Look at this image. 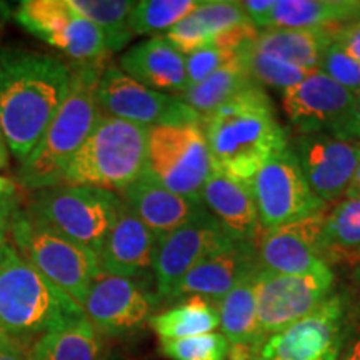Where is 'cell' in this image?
<instances>
[{
    "label": "cell",
    "instance_id": "27",
    "mask_svg": "<svg viewBox=\"0 0 360 360\" xmlns=\"http://www.w3.org/2000/svg\"><path fill=\"white\" fill-rule=\"evenodd\" d=\"M322 259L327 265L360 262V199L344 197L327 210L322 229Z\"/></svg>",
    "mask_w": 360,
    "mask_h": 360
},
{
    "label": "cell",
    "instance_id": "33",
    "mask_svg": "<svg viewBox=\"0 0 360 360\" xmlns=\"http://www.w3.org/2000/svg\"><path fill=\"white\" fill-rule=\"evenodd\" d=\"M238 52H242V56H244L247 69H249L250 77L255 84L278 89L282 92L299 85L312 72L305 70L299 65L289 64L282 58L254 51L250 44Z\"/></svg>",
    "mask_w": 360,
    "mask_h": 360
},
{
    "label": "cell",
    "instance_id": "26",
    "mask_svg": "<svg viewBox=\"0 0 360 360\" xmlns=\"http://www.w3.org/2000/svg\"><path fill=\"white\" fill-rule=\"evenodd\" d=\"M359 15V0H276L270 29H327Z\"/></svg>",
    "mask_w": 360,
    "mask_h": 360
},
{
    "label": "cell",
    "instance_id": "31",
    "mask_svg": "<svg viewBox=\"0 0 360 360\" xmlns=\"http://www.w3.org/2000/svg\"><path fill=\"white\" fill-rule=\"evenodd\" d=\"M72 11L92 22L105 39L110 53L122 51L134 37L130 15L135 2L130 0H67Z\"/></svg>",
    "mask_w": 360,
    "mask_h": 360
},
{
    "label": "cell",
    "instance_id": "15",
    "mask_svg": "<svg viewBox=\"0 0 360 360\" xmlns=\"http://www.w3.org/2000/svg\"><path fill=\"white\" fill-rule=\"evenodd\" d=\"M304 177L326 204L342 200L360 160V142L328 132L299 134L292 142Z\"/></svg>",
    "mask_w": 360,
    "mask_h": 360
},
{
    "label": "cell",
    "instance_id": "40",
    "mask_svg": "<svg viewBox=\"0 0 360 360\" xmlns=\"http://www.w3.org/2000/svg\"><path fill=\"white\" fill-rule=\"evenodd\" d=\"M334 39L350 57L355 58L360 64V15L347 22V24L337 27Z\"/></svg>",
    "mask_w": 360,
    "mask_h": 360
},
{
    "label": "cell",
    "instance_id": "13",
    "mask_svg": "<svg viewBox=\"0 0 360 360\" xmlns=\"http://www.w3.org/2000/svg\"><path fill=\"white\" fill-rule=\"evenodd\" d=\"M347 302L332 294L302 321L260 345L254 360H335L344 334Z\"/></svg>",
    "mask_w": 360,
    "mask_h": 360
},
{
    "label": "cell",
    "instance_id": "46",
    "mask_svg": "<svg viewBox=\"0 0 360 360\" xmlns=\"http://www.w3.org/2000/svg\"><path fill=\"white\" fill-rule=\"evenodd\" d=\"M345 197H352V199H360V160H359L357 169H355L354 179H352V182H350V187H349L347 193H345Z\"/></svg>",
    "mask_w": 360,
    "mask_h": 360
},
{
    "label": "cell",
    "instance_id": "10",
    "mask_svg": "<svg viewBox=\"0 0 360 360\" xmlns=\"http://www.w3.org/2000/svg\"><path fill=\"white\" fill-rule=\"evenodd\" d=\"M13 19L69 57L70 64H103L110 57L101 30L72 11L67 0H24L13 11Z\"/></svg>",
    "mask_w": 360,
    "mask_h": 360
},
{
    "label": "cell",
    "instance_id": "37",
    "mask_svg": "<svg viewBox=\"0 0 360 360\" xmlns=\"http://www.w3.org/2000/svg\"><path fill=\"white\" fill-rule=\"evenodd\" d=\"M164 37L184 57L214 44V35L209 32L204 22L193 12L184 20H180L177 25H174L172 29L167 30Z\"/></svg>",
    "mask_w": 360,
    "mask_h": 360
},
{
    "label": "cell",
    "instance_id": "50",
    "mask_svg": "<svg viewBox=\"0 0 360 360\" xmlns=\"http://www.w3.org/2000/svg\"><path fill=\"white\" fill-rule=\"evenodd\" d=\"M354 278H355V282H357L359 287H360V262L357 264V267H355V270H354Z\"/></svg>",
    "mask_w": 360,
    "mask_h": 360
},
{
    "label": "cell",
    "instance_id": "48",
    "mask_svg": "<svg viewBox=\"0 0 360 360\" xmlns=\"http://www.w3.org/2000/svg\"><path fill=\"white\" fill-rule=\"evenodd\" d=\"M2 193H17V186L13 180L0 175V195H2Z\"/></svg>",
    "mask_w": 360,
    "mask_h": 360
},
{
    "label": "cell",
    "instance_id": "34",
    "mask_svg": "<svg viewBox=\"0 0 360 360\" xmlns=\"http://www.w3.org/2000/svg\"><path fill=\"white\" fill-rule=\"evenodd\" d=\"M231 342L225 335L210 332L187 339L162 340L160 352L170 360H227Z\"/></svg>",
    "mask_w": 360,
    "mask_h": 360
},
{
    "label": "cell",
    "instance_id": "25",
    "mask_svg": "<svg viewBox=\"0 0 360 360\" xmlns=\"http://www.w3.org/2000/svg\"><path fill=\"white\" fill-rule=\"evenodd\" d=\"M29 360H107L105 335L82 317L39 337Z\"/></svg>",
    "mask_w": 360,
    "mask_h": 360
},
{
    "label": "cell",
    "instance_id": "8",
    "mask_svg": "<svg viewBox=\"0 0 360 360\" xmlns=\"http://www.w3.org/2000/svg\"><path fill=\"white\" fill-rule=\"evenodd\" d=\"M214 170L200 124L150 129L147 172L165 188L202 204V191Z\"/></svg>",
    "mask_w": 360,
    "mask_h": 360
},
{
    "label": "cell",
    "instance_id": "16",
    "mask_svg": "<svg viewBox=\"0 0 360 360\" xmlns=\"http://www.w3.org/2000/svg\"><path fill=\"white\" fill-rule=\"evenodd\" d=\"M354 103V94L321 69L312 70L299 85L282 92L283 112L299 134L328 132L345 137Z\"/></svg>",
    "mask_w": 360,
    "mask_h": 360
},
{
    "label": "cell",
    "instance_id": "30",
    "mask_svg": "<svg viewBox=\"0 0 360 360\" xmlns=\"http://www.w3.org/2000/svg\"><path fill=\"white\" fill-rule=\"evenodd\" d=\"M255 274L245 277L240 283L217 302L222 335L232 345L250 344L259 350L257 330V294H255Z\"/></svg>",
    "mask_w": 360,
    "mask_h": 360
},
{
    "label": "cell",
    "instance_id": "42",
    "mask_svg": "<svg viewBox=\"0 0 360 360\" xmlns=\"http://www.w3.org/2000/svg\"><path fill=\"white\" fill-rule=\"evenodd\" d=\"M17 210H19V195L17 193H2L0 195V232L8 231Z\"/></svg>",
    "mask_w": 360,
    "mask_h": 360
},
{
    "label": "cell",
    "instance_id": "45",
    "mask_svg": "<svg viewBox=\"0 0 360 360\" xmlns=\"http://www.w3.org/2000/svg\"><path fill=\"white\" fill-rule=\"evenodd\" d=\"M8 157H11V150H8L7 141L4 137L2 127H0V170L8 167Z\"/></svg>",
    "mask_w": 360,
    "mask_h": 360
},
{
    "label": "cell",
    "instance_id": "36",
    "mask_svg": "<svg viewBox=\"0 0 360 360\" xmlns=\"http://www.w3.org/2000/svg\"><path fill=\"white\" fill-rule=\"evenodd\" d=\"M197 17L204 22L209 32L214 35V42L219 35H222L233 27L249 22V17L242 11L238 2H225V0H207L197 8Z\"/></svg>",
    "mask_w": 360,
    "mask_h": 360
},
{
    "label": "cell",
    "instance_id": "39",
    "mask_svg": "<svg viewBox=\"0 0 360 360\" xmlns=\"http://www.w3.org/2000/svg\"><path fill=\"white\" fill-rule=\"evenodd\" d=\"M335 360H360V310L347 312L344 334Z\"/></svg>",
    "mask_w": 360,
    "mask_h": 360
},
{
    "label": "cell",
    "instance_id": "22",
    "mask_svg": "<svg viewBox=\"0 0 360 360\" xmlns=\"http://www.w3.org/2000/svg\"><path fill=\"white\" fill-rule=\"evenodd\" d=\"M120 197L157 238L177 231L205 209L200 202H193L165 188L147 170L130 184Z\"/></svg>",
    "mask_w": 360,
    "mask_h": 360
},
{
    "label": "cell",
    "instance_id": "11",
    "mask_svg": "<svg viewBox=\"0 0 360 360\" xmlns=\"http://www.w3.org/2000/svg\"><path fill=\"white\" fill-rule=\"evenodd\" d=\"M96 101L102 115L148 129L200 124V115L177 96L148 89L117 65H107L103 70L96 89Z\"/></svg>",
    "mask_w": 360,
    "mask_h": 360
},
{
    "label": "cell",
    "instance_id": "9",
    "mask_svg": "<svg viewBox=\"0 0 360 360\" xmlns=\"http://www.w3.org/2000/svg\"><path fill=\"white\" fill-rule=\"evenodd\" d=\"M334 272L323 267L305 276H283L260 269L255 274L259 347L269 337L302 321L334 292Z\"/></svg>",
    "mask_w": 360,
    "mask_h": 360
},
{
    "label": "cell",
    "instance_id": "19",
    "mask_svg": "<svg viewBox=\"0 0 360 360\" xmlns=\"http://www.w3.org/2000/svg\"><path fill=\"white\" fill-rule=\"evenodd\" d=\"M257 270L259 259L254 242H232L187 272L174 287L170 299L199 295L219 302L237 283Z\"/></svg>",
    "mask_w": 360,
    "mask_h": 360
},
{
    "label": "cell",
    "instance_id": "47",
    "mask_svg": "<svg viewBox=\"0 0 360 360\" xmlns=\"http://www.w3.org/2000/svg\"><path fill=\"white\" fill-rule=\"evenodd\" d=\"M11 17H13V11H12L11 4L2 2V0H0V32H2L7 22L11 20Z\"/></svg>",
    "mask_w": 360,
    "mask_h": 360
},
{
    "label": "cell",
    "instance_id": "35",
    "mask_svg": "<svg viewBox=\"0 0 360 360\" xmlns=\"http://www.w3.org/2000/svg\"><path fill=\"white\" fill-rule=\"evenodd\" d=\"M319 69L354 96L360 92V64L340 47L335 39L323 52Z\"/></svg>",
    "mask_w": 360,
    "mask_h": 360
},
{
    "label": "cell",
    "instance_id": "49",
    "mask_svg": "<svg viewBox=\"0 0 360 360\" xmlns=\"http://www.w3.org/2000/svg\"><path fill=\"white\" fill-rule=\"evenodd\" d=\"M11 249H12V245L8 244L6 232H0V262L6 259V255L11 252Z\"/></svg>",
    "mask_w": 360,
    "mask_h": 360
},
{
    "label": "cell",
    "instance_id": "17",
    "mask_svg": "<svg viewBox=\"0 0 360 360\" xmlns=\"http://www.w3.org/2000/svg\"><path fill=\"white\" fill-rule=\"evenodd\" d=\"M327 209L267 229L257 245L259 267L283 276H305L327 267L322 259V229Z\"/></svg>",
    "mask_w": 360,
    "mask_h": 360
},
{
    "label": "cell",
    "instance_id": "24",
    "mask_svg": "<svg viewBox=\"0 0 360 360\" xmlns=\"http://www.w3.org/2000/svg\"><path fill=\"white\" fill-rule=\"evenodd\" d=\"M337 27L260 30L250 47L257 52L302 67L305 70H317L323 52L334 40Z\"/></svg>",
    "mask_w": 360,
    "mask_h": 360
},
{
    "label": "cell",
    "instance_id": "29",
    "mask_svg": "<svg viewBox=\"0 0 360 360\" xmlns=\"http://www.w3.org/2000/svg\"><path fill=\"white\" fill-rule=\"evenodd\" d=\"M148 326L160 340L210 334L220 326L219 309L212 300L192 295L186 302L148 319Z\"/></svg>",
    "mask_w": 360,
    "mask_h": 360
},
{
    "label": "cell",
    "instance_id": "1",
    "mask_svg": "<svg viewBox=\"0 0 360 360\" xmlns=\"http://www.w3.org/2000/svg\"><path fill=\"white\" fill-rule=\"evenodd\" d=\"M70 87V64L56 56L0 47V127L20 162L30 155Z\"/></svg>",
    "mask_w": 360,
    "mask_h": 360
},
{
    "label": "cell",
    "instance_id": "38",
    "mask_svg": "<svg viewBox=\"0 0 360 360\" xmlns=\"http://www.w3.org/2000/svg\"><path fill=\"white\" fill-rule=\"evenodd\" d=\"M237 52L227 51L219 45H207L200 51L192 52L186 57V72H187V89L204 82L207 77L217 72L220 67L227 64Z\"/></svg>",
    "mask_w": 360,
    "mask_h": 360
},
{
    "label": "cell",
    "instance_id": "6",
    "mask_svg": "<svg viewBox=\"0 0 360 360\" xmlns=\"http://www.w3.org/2000/svg\"><path fill=\"white\" fill-rule=\"evenodd\" d=\"M8 231L22 257L82 307L94 281L102 274L97 255L29 207L17 210Z\"/></svg>",
    "mask_w": 360,
    "mask_h": 360
},
{
    "label": "cell",
    "instance_id": "7",
    "mask_svg": "<svg viewBox=\"0 0 360 360\" xmlns=\"http://www.w3.org/2000/svg\"><path fill=\"white\" fill-rule=\"evenodd\" d=\"M122 199L114 192L87 186H62L35 191L29 209L58 232L101 254Z\"/></svg>",
    "mask_w": 360,
    "mask_h": 360
},
{
    "label": "cell",
    "instance_id": "43",
    "mask_svg": "<svg viewBox=\"0 0 360 360\" xmlns=\"http://www.w3.org/2000/svg\"><path fill=\"white\" fill-rule=\"evenodd\" d=\"M0 360H29V354H25L24 345L15 337H8L0 344Z\"/></svg>",
    "mask_w": 360,
    "mask_h": 360
},
{
    "label": "cell",
    "instance_id": "23",
    "mask_svg": "<svg viewBox=\"0 0 360 360\" xmlns=\"http://www.w3.org/2000/svg\"><path fill=\"white\" fill-rule=\"evenodd\" d=\"M120 69L157 92L180 96L187 90L186 57L165 37H150L132 45L120 56Z\"/></svg>",
    "mask_w": 360,
    "mask_h": 360
},
{
    "label": "cell",
    "instance_id": "51",
    "mask_svg": "<svg viewBox=\"0 0 360 360\" xmlns=\"http://www.w3.org/2000/svg\"><path fill=\"white\" fill-rule=\"evenodd\" d=\"M8 337H11V335H8V334H7V332H6V330H4V328H2V327H0V344H4V342H6V340L8 339Z\"/></svg>",
    "mask_w": 360,
    "mask_h": 360
},
{
    "label": "cell",
    "instance_id": "2",
    "mask_svg": "<svg viewBox=\"0 0 360 360\" xmlns=\"http://www.w3.org/2000/svg\"><path fill=\"white\" fill-rule=\"evenodd\" d=\"M215 170L252 180L274 155L289 147L272 102L257 84L200 119Z\"/></svg>",
    "mask_w": 360,
    "mask_h": 360
},
{
    "label": "cell",
    "instance_id": "41",
    "mask_svg": "<svg viewBox=\"0 0 360 360\" xmlns=\"http://www.w3.org/2000/svg\"><path fill=\"white\" fill-rule=\"evenodd\" d=\"M274 2L276 0H245L240 4L242 11L249 17V20L257 27L259 30H269L272 24Z\"/></svg>",
    "mask_w": 360,
    "mask_h": 360
},
{
    "label": "cell",
    "instance_id": "44",
    "mask_svg": "<svg viewBox=\"0 0 360 360\" xmlns=\"http://www.w3.org/2000/svg\"><path fill=\"white\" fill-rule=\"evenodd\" d=\"M345 137L355 139V141L360 142V92L355 96L354 110L352 115H350L347 129H345Z\"/></svg>",
    "mask_w": 360,
    "mask_h": 360
},
{
    "label": "cell",
    "instance_id": "20",
    "mask_svg": "<svg viewBox=\"0 0 360 360\" xmlns=\"http://www.w3.org/2000/svg\"><path fill=\"white\" fill-rule=\"evenodd\" d=\"M122 199V197H120ZM155 233L122 200L98 257L102 274L132 278L154 265Z\"/></svg>",
    "mask_w": 360,
    "mask_h": 360
},
{
    "label": "cell",
    "instance_id": "4",
    "mask_svg": "<svg viewBox=\"0 0 360 360\" xmlns=\"http://www.w3.org/2000/svg\"><path fill=\"white\" fill-rule=\"evenodd\" d=\"M82 317L84 309L12 247L0 262V327L15 339L42 337Z\"/></svg>",
    "mask_w": 360,
    "mask_h": 360
},
{
    "label": "cell",
    "instance_id": "12",
    "mask_svg": "<svg viewBox=\"0 0 360 360\" xmlns=\"http://www.w3.org/2000/svg\"><path fill=\"white\" fill-rule=\"evenodd\" d=\"M250 182L262 231L327 209L310 188L290 147L274 155Z\"/></svg>",
    "mask_w": 360,
    "mask_h": 360
},
{
    "label": "cell",
    "instance_id": "21",
    "mask_svg": "<svg viewBox=\"0 0 360 360\" xmlns=\"http://www.w3.org/2000/svg\"><path fill=\"white\" fill-rule=\"evenodd\" d=\"M202 205L232 240L254 242L262 231L250 180L214 170L202 191Z\"/></svg>",
    "mask_w": 360,
    "mask_h": 360
},
{
    "label": "cell",
    "instance_id": "3",
    "mask_svg": "<svg viewBox=\"0 0 360 360\" xmlns=\"http://www.w3.org/2000/svg\"><path fill=\"white\" fill-rule=\"evenodd\" d=\"M105 69L107 62L70 64V87L64 103L30 155L20 162L22 187L35 192L64 184L72 159L102 119L96 89Z\"/></svg>",
    "mask_w": 360,
    "mask_h": 360
},
{
    "label": "cell",
    "instance_id": "32",
    "mask_svg": "<svg viewBox=\"0 0 360 360\" xmlns=\"http://www.w3.org/2000/svg\"><path fill=\"white\" fill-rule=\"evenodd\" d=\"M204 0H142L135 2L130 15L134 35L167 32L180 20L191 15Z\"/></svg>",
    "mask_w": 360,
    "mask_h": 360
},
{
    "label": "cell",
    "instance_id": "14",
    "mask_svg": "<svg viewBox=\"0 0 360 360\" xmlns=\"http://www.w3.org/2000/svg\"><path fill=\"white\" fill-rule=\"evenodd\" d=\"M209 210L204 209L191 222L157 240L154 254V277L159 295L170 299L174 287L202 260L232 244Z\"/></svg>",
    "mask_w": 360,
    "mask_h": 360
},
{
    "label": "cell",
    "instance_id": "18",
    "mask_svg": "<svg viewBox=\"0 0 360 360\" xmlns=\"http://www.w3.org/2000/svg\"><path fill=\"white\" fill-rule=\"evenodd\" d=\"M82 309L103 335H122L150 319L152 299L132 278L101 274L90 287Z\"/></svg>",
    "mask_w": 360,
    "mask_h": 360
},
{
    "label": "cell",
    "instance_id": "28",
    "mask_svg": "<svg viewBox=\"0 0 360 360\" xmlns=\"http://www.w3.org/2000/svg\"><path fill=\"white\" fill-rule=\"evenodd\" d=\"M252 84L255 82L247 69L245 58L242 52H237L227 64L214 72L204 82L193 85L177 97L195 110L202 119Z\"/></svg>",
    "mask_w": 360,
    "mask_h": 360
},
{
    "label": "cell",
    "instance_id": "5",
    "mask_svg": "<svg viewBox=\"0 0 360 360\" xmlns=\"http://www.w3.org/2000/svg\"><path fill=\"white\" fill-rule=\"evenodd\" d=\"M150 129L102 115L67 167L64 184L124 192L147 170Z\"/></svg>",
    "mask_w": 360,
    "mask_h": 360
}]
</instances>
